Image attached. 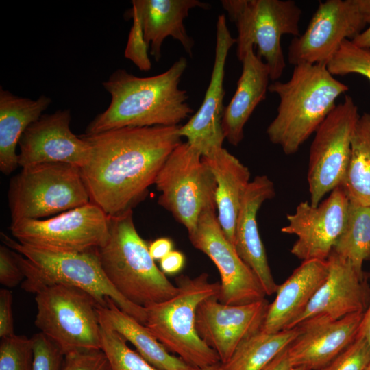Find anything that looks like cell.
I'll list each match as a JSON object with an SVG mask.
<instances>
[{"label": "cell", "mask_w": 370, "mask_h": 370, "mask_svg": "<svg viewBox=\"0 0 370 370\" xmlns=\"http://www.w3.org/2000/svg\"><path fill=\"white\" fill-rule=\"evenodd\" d=\"M341 186L350 203L370 207V113L360 115L352 136L349 165Z\"/></svg>", "instance_id": "28"}, {"label": "cell", "mask_w": 370, "mask_h": 370, "mask_svg": "<svg viewBox=\"0 0 370 370\" xmlns=\"http://www.w3.org/2000/svg\"><path fill=\"white\" fill-rule=\"evenodd\" d=\"M349 203L341 186L317 206L300 202L293 214H287L288 224L281 229L297 237L291 253L303 261L326 260L345 227Z\"/></svg>", "instance_id": "15"}, {"label": "cell", "mask_w": 370, "mask_h": 370, "mask_svg": "<svg viewBox=\"0 0 370 370\" xmlns=\"http://www.w3.org/2000/svg\"><path fill=\"white\" fill-rule=\"evenodd\" d=\"M132 5L125 16H136L139 20L149 53L155 61L160 60L162 45L169 36L180 42L188 56H193L195 42L188 34L184 21L190 10H208L210 4L199 0H133Z\"/></svg>", "instance_id": "22"}, {"label": "cell", "mask_w": 370, "mask_h": 370, "mask_svg": "<svg viewBox=\"0 0 370 370\" xmlns=\"http://www.w3.org/2000/svg\"><path fill=\"white\" fill-rule=\"evenodd\" d=\"M326 68L333 76L358 74L370 82V50L356 46L351 40H345L326 64Z\"/></svg>", "instance_id": "32"}, {"label": "cell", "mask_w": 370, "mask_h": 370, "mask_svg": "<svg viewBox=\"0 0 370 370\" xmlns=\"http://www.w3.org/2000/svg\"><path fill=\"white\" fill-rule=\"evenodd\" d=\"M216 27L214 64L203 102L198 110L186 124L180 125L179 130L181 137H185L186 142L202 156L223 147L225 140L222 130L225 110V66L229 51L236 42L227 26L225 14L219 15Z\"/></svg>", "instance_id": "17"}, {"label": "cell", "mask_w": 370, "mask_h": 370, "mask_svg": "<svg viewBox=\"0 0 370 370\" xmlns=\"http://www.w3.org/2000/svg\"><path fill=\"white\" fill-rule=\"evenodd\" d=\"M348 260L361 278L365 261H370V207L349 203L345 227L332 250Z\"/></svg>", "instance_id": "30"}, {"label": "cell", "mask_w": 370, "mask_h": 370, "mask_svg": "<svg viewBox=\"0 0 370 370\" xmlns=\"http://www.w3.org/2000/svg\"><path fill=\"white\" fill-rule=\"evenodd\" d=\"M173 242L169 238L162 237L156 239L149 245V251L154 260H160L173 251Z\"/></svg>", "instance_id": "41"}, {"label": "cell", "mask_w": 370, "mask_h": 370, "mask_svg": "<svg viewBox=\"0 0 370 370\" xmlns=\"http://www.w3.org/2000/svg\"><path fill=\"white\" fill-rule=\"evenodd\" d=\"M188 236L193 247L208 256L219 270L220 302L243 305L265 298L267 295L258 277L241 259L222 230L216 208L204 211L196 229Z\"/></svg>", "instance_id": "14"}, {"label": "cell", "mask_w": 370, "mask_h": 370, "mask_svg": "<svg viewBox=\"0 0 370 370\" xmlns=\"http://www.w3.org/2000/svg\"><path fill=\"white\" fill-rule=\"evenodd\" d=\"M158 204L188 230L195 231L201 214L216 208V181L201 153L188 142L171 153L154 182Z\"/></svg>", "instance_id": "10"}, {"label": "cell", "mask_w": 370, "mask_h": 370, "mask_svg": "<svg viewBox=\"0 0 370 370\" xmlns=\"http://www.w3.org/2000/svg\"><path fill=\"white\" fill-rule=\"evenodd\" d=\"M71 119L66 109L42 114L32 123L18 143V166L64 162L81 168L88 160L90 145L82 136L72 132Z\"/></svg>", "instance_id": "18"}, {"label": "cell", "mask_w": 370, "mask_h": 370, "mask_svg": "<svg viewBox=\"0 0 370 370\" xmlns=\"http://www.w3.org/2000/svg\"><path fill=\"white\" fill-rule=\"evenodd\" d=\"M370 364V345L358 332L353 341L318 370H365Z\"/></svg>", "instance_id": "34"}, {"label": "cell", "mask_w": 370, "mask_h": 370, "mask_svg": "<svg viewBox=\"0 0 370 370\" xmlns=\"http://www.w3.org/2000/svg\"><path fill=\"white\" fill-rule=\"evenodd\" d=\"M358 332L366 339L370 345V298L368 306L363 313Z\"/></svg>", "instance_id": "43"}, {"label": "cell", "mask_w": 370, "mask_h": 370, "mask_svg": "<svg viewBox=\"0 0 370 370\" xmlns=\"http://www.w3.org/2000/svg\"><path fill=\"white\" fill-rule=\"evenodd\" d=\"M33 339L14 334L1 338L0 370H33Z\"/></svg>", "instance_id": "33"}, {"label": "cell", "mask_w": 370, "mask_h": 370, "mask_svg": "<svg viewBox=\"0 0 370 370\" xmlns=\"http://www.w3.org/2000/svg\"><path fill=\"white\" fill-rule=\"evenodd\" d=\"M12 306L11 291L6 288H1L0 290V338L15 334Z\"/></svg>", "instance_id": "39"}, {"label": "cell", "mask_w": 370, "mask_h": 370, "mask_svg": "<svg viewBox=\"0 0 370 370\" xmlns=\"http://www.w3.org/2000/svg\"><path fill=\"white\" fill-rule=\"evenodd\" d=\"M349 90L322 64L294 66L291 78L270 84L268 91L280 99L277 114L267 128L269 140L286 155L295 153L314 134Z\"/></svg>", "instance_id": "3"}, {"label": "cell", "mask_w": 370, "mask_h": 370, "mask_svg": "<svg viewBox=\"0 0 370 370\" xmlns=\"http://www.w3.org/2000/svg\"><path fill=\"white\" fill-rule=\"evenodd\" d=\"M25 280L17 259V252L5 245H0V283L12 288Z\"/></svg>", "instance_id": "38"}, {"label": "cell", "mask_w": 370, "mask_h": 370, "mask_svg": "<svg viewBox=\"0 0 370 370\" xmlns=\"http://www.w3.org/2000/svg\"><path fill=\"white\" fill-rule=\"evenodd\" d=\"M216 181L215 204L219 223L234 245L235 228L241 204L250 181V171L223 147L202 156Z\"/></svg>", "instance_id": "25"}, {"label": "cell", "mask_w": 370, "mask_h": 370, "mask_svg": "<svg viewBox=\"0 0 370 370\" xmlns=\"http://www.w3.org/2000/svg\"><path fill=\"white\" fill-rule=\"evenodd\" d=\"M275 195L274 184L268 176L258 175L249 182L238 213L234 245L239 256L256 275L269 296L276 293L278 284L272 275L259 234L257 214L262 204Z\"/></svg>", "instance_id": "21"}, {"label": "cell", "mask_w": 370, "mask_h": 370, "mask_svg": "<svg viewBox=\"0 0 370 370\" xmlns=\"http://www.w3.org/2000/svg\"><path fill=\"white\" fill-rule=\"evenodd\" d=\"M241 62L242 73L222 119L225 139L233 146L243 140L244 127L258 105L265 99L271 80L269 67L254 48L246 51Z\"/></svg>", "instance_id": "24"}, {"label": "cell", "mask_w": 370, "mask_h": 370, "mask_svg": "<svg viewBox=\"0 0 370 370\" xmlns=\"http://www.w3.org/2000/svg\"><path fill=\"white\" fill-rule=\"evenodd\" d=\"M60 370H112L102 349H82L64 355Z\"/></svg>", "instance_id": "36"}, {"label": "cell", "mask_w": 370, "mask_h": 370, "mask_svg": "<svg viewBox=\"0 0 370 370\" xmlns=\"http://www.w3.org/2000/svg\"><path fill=\"white\" fill-rule=\"evenodd\" d=\"M299 327L275 333L262 331L243 341L225 362L217 365V370H262L286 349L299 334Z\"/></svg>", "instance_id": "29"}, {"label": "cell", "mask_w": 370, "mask_h": 370, "mask_svg": "<svg viewBox=\"0 0 370 370\" xmlns=\"http://www.w3.org/2000/svg\"><path fill=\"white\" fill-rule=\"evenodd\" d=\"M363 313L338 319L317 315L296 325L299 334L287 347L292 367L318 370L327 365L355 338Z\"/></svg>", "instance_id": "19"}, {"label": "cell", "mask_w": 370, "mask_h": 370, "mask_svg": "<svg viewBox=\"0 0 370 370\" xmlns=\"http://www.w3.org/2000/svg\"><path fill=\"white\" fill-rule=\"evenodd\" d=\"M97 251L108 280L131 303L146 308L178 293L156 265L135 227L132 210L110 217L108 238Z\"/></svg>", "instance_id": "4"}, {"label": "cell", "mask_w": 370, "mask_h": 370, "mask_svg": "<svg viewBox=\"0 0 370 370\" xmlns=\"http://www.w3.org/2000/svg\"><path fill=\"white\" fill-rule=\"evenodd\" d=\"M351 40L356 46L370 50V25Z\"/></svg>", "instance_id": "44"}, {"label": "cell", "mask_w": 370, "mask_h": 370, "mask_svg": "<svg viewBox=\"0 0 370 370\" xmlns=\"http://www.w3.org/2000/svg\"><path fill=\"white\" fill-rule=\"evenodd\" d=\"M99 314L101 349L109 360L112 370H162L151 365L137 352L132 349L127 345V341L105 317Z\"/></svg>", "instance_id": "31"}, {"label": "cell", "mask_w": 370, "mask_h": 370, "mask_svg": "<svg viewBox=\"0 0 370 370\" xmlns=\"http://www.w3.org/2000/svg\"><path fill=\"white\" fill-rule=\"evenodd\" d=\"M369 25L370 0L320 1L304 32L291 40L288 63L326 65L345 40Z\"/></svg>", "instance_id": "13"}, {"label": "cell", "mask_w": 370, "mask_h": 370, "mask_svg": "<svg viewBox=\"0 0 370 370\" xmlns=\"http://www.w3.org/2000/svg\"><path fill=\"white\" fill-rule=\"evenodd\" d=\"M365 370H370V364L368 365V367H367Z\"/></svg>", "instance_id": "48"}, {"label": "cell", "mask_w": 370, "mask_h": 370, "mask_svg": "<svg viewBox=\"0 0 370 370\" xmlns=\"http://www.w3.org/2000/svg\"><path fill=\"white\" fill-rule=\"evenodd\" d=\"M291 370H308V369L304 367H292Z\"/></svg>", "instance_id": "46"}, {"label": "cell", "mask_w": 370, "mask_h": 370, "mask_svg": "<svg viewBox=\"0 0 370 370\" xmlns=\"http://www.w3.org/2000/svg\"><path fill=\"white\" fill-rule=\"evenodd\" d=\"M188 62L180 57L165 72L139 77L119 69L103 82L111 100L88 125L92 135L123 127L176 126L193 112L188 95L179 88Z\"/></svg>", "instance_id": "2"}, {"label": "cell", "mask_w": 370, "mask_h": 370, "mask_svg": "<svg viewBox=\"0 0 370 370\" xmlns=\"http://www.w3.org/2000/svg\"><path fill=\"white\" fill-rule=\"evenodd\" d=\"M178 293L169 299L145 308V325L171 353L187 364L201 369L220 362L217 354L199 336L195 327L199 305L220 293L219 282H210L206 273L195 278L182 275L176 279Z\"/></svg>", "instance_id": "6"}, {"label": "cell", "mask_w": 370, "mask_h": 370, "mask_svg": "<svg viewBox=\"0 0 370 370\" xmlns=\"http://www.w3.org/2000/svg\"><path fill=\"white\" fill-rule=\"evenodd\" d=\"M110 216L92 201L42 219L11 222L12 236L25 245L58 253L98 249L106 241Z\"/></svg>", "instance_id": "11"}, {"label": "cell", "mask_w": 370, "mask_h": 370, "mask_svg": "<svg viewBox=\"0 0 370 370\" xmlns=\"http://www.w3.org/2000/svg\"><path fill=\"white\" fill-rule=\"evenodd\" d=\"M180 127H123L81 135L90 145L80 170L90 201L110 217L132 210L182 143Z\"/></svg>", "instance_id": "1"}, {"label": "cell", "mask_w": 370, "mask_h": 370, "mask_svg": "<svg viewBox=\"0 0 370 370\" xmlns=\"http://www.w3.org/2000/svg\"><path fill=\"white\" fill-rule=\"evenodd\" d=\"M287 347L278 354L262 370H291Z\"/></svg>", "instance_id": "42"}, {"label": "cell", "mask_w": 370, "mask_h": 370, "mask_svg": "<svg viewBox=\"0 0 370 370\" xmlns=\"http://www.w3.org/2000/svg\"><path fill=\"white\" fill-rule=\"evenodd\" d=\"M51 103L40 95L36 99L15 95L0 89V170L12 173L18 166L16 147L26 129L38 120Z\"/></svg>", "instance_id": "26"}, {"label": "cell", "mask_w": 370, "mask_h": 370, "mask_svg": "<svg viewBox=\"0 0 370 370\" xmlns=\"http://www.w3.org/2000/svg\"><path fill=\"white\" fill-rule=\"evenodd\" d=\"M360 117L353 98L345 95L314 132L307 175L310 204L340 186L349 165L353 134Z\"/></svg>", "instance_id": "12"}, {"label": "cell", "mask_w": 370, "mask_h": 370, "mask_svg": "<svg viewBox=\"0 0 370 370\" xmlns=\"http://www.w3.org/2000/svg\"><path fill=\"white\" fill-rule=\"evenodd\" d=\"M367 278L369 280H370V271L367 273Z\"/></svg>", "instance_id": "47"}, {"label": "cell", "mask_w": 370, "mask_h": 370, "mask_svg": "<svg viewBox=\"0 0 370 370\" xmlns=\"http://www.w3.org/2000/svg\"><path fill=\"white\" fill-rule=\"evenodd\" d=\"M327 261L328 273L325 280L306 309L287 329L317 315L338 319L366 310L370 298L368 278H361L348 260L333 251Z\"/></svg>", "instance_id": "20"}, {"label": "cell", "mask_w": 370, "mask_h": 370, "mask_svg": "<svg viewBox=\"0 0 370 370\" xmlns=\"http://www.w3.org/2000/svg\"><path fill=\"white\" fill-rule=\"evenodd\" d=\"M132 25L128 35L125 49V57L132 61L140 71H149L151 69V62L148 56V49L139 20L132 16Z\"/></svg>", "instance_id": "37"}, {"label": "cell", "mask_w": 370, "mask_h": 370, "mask_svg": "<svg viewBox=\"0 0 370 370\" xmlns=\"http://www.w3.org/2000/svg\"><path fill=\"white\" fill-rule=\"evenodd\" d=\"M99 312L148 362L162 370H199L173 356L147 330L145 325L122 311L110 299Z\"/></svg>", "instance_id": "27"}, {"label": "cell", "mask_w": 370, "mask_h": 370, "mask_svg": "<svg viewBox=\"0 0 370 370\" xmlns=\"http://www.w3.org/2000/svg\"><path fill=\"white\" fill-rule=\"evenodd\" d=\"M328 273L327 260L303 261L285 282L278 285L260 331L275 333L287 329L306 309Z\"/></svg>", "instance_id": "23"}, {"label": "cell", "mask_w": 370, "mask_h": 370, "mask_svg": "<svg viewBox=\"0 0 370 370\" xmlns=\"http://www.w3.org/2000/svg\"><path fill=\"white\" fill-rule=\"evenodd\" d=\"M32 338L34 352L33 370H60L64 356L61 349L40 332Z\"/></svg>", "instance_id": "35"}, {"label": "cell", "mask_w": 370, "mask_h": 370, "mask_svg": "<svg viewBox=\"0 0 370 370\" xmlns=\"http://www.w3.org/2000/svg\"><path fill=\"white\" fill-rule=\"evenodd\" d=\"M185 264V256L180 251L173 250L160 260V270L165 275L180 273Z\"/></svg>", "instance_id": "40"}, {"label": "cell", "mask_w": 370, "mask_h": 370, "mask_svg": "<svg viewBox=\"0 0 370 370\" xmlns=\"http://www.w3.org/2000/svg\"><path fill=\"white\" fill-rule=\"evenodd\" d=\"M35 325L53 341L64 354L101 349L99 303L88 293L56 284L35 293Z\"/></svg>", "instance_id": "9"}, {"label": "cell", "mask_w": 370, "mask_h": 370, "mask_svg": "<svg viewBox=\"0 0 370 370\" xmlns=\"http://www.w3.org/2000/svg\"><path fill=\"white\" fill-rule=\"evenodd\" d=\"M4 245L17 252L25 275L22 288L36 293L49 286L63 284L90 294L101 307L110 298L124 312L145 324V308L123 297L111 284L101 267L97 249L80 253L44 251L20 243L1 233Z\"/></svg>", "instance_id": "5"}, {"label": "cell", "mask_w": 370, "mask_h": 370, "mask_svg": "<svg viewBox=\"0 0 370 370\" xmlns=\"http://www.w3.org/2000/svg\"><path fill=\"white\" fill-rule=\"evenodd\" d=\"M217 296L204 300L198 306L195 327L200 338L225 362L238 345L260 331L269 303L262 300L227 305Z\"/></svg>", "instance_id": "16"}, {"label": "cell", "mask_w": 370, "mask_h": 370, "mask_svg": "<svg viewBox=\"0 0 370 370\" xmlns=\"http://www.w3.org/2000/svg\"><path fill=\"white\" fill-rule=\"evenodd\" d=\"M217 365H213V366H209V367H206L205 368H203L200 370H217Z\"/></svg>", "instance_id": "45"}, {"label": "cell", "mask_w": 370, "mask_h": 370, "mask_svg": "<svg viewBox=\"0 0 370 370\" xmlns=\"http://www.w3.org/2000/svg\"><path fill=\"white\" fill-rule=\"evenodd\" d=\"M221 3L236 25V56L241 61L246 51L256 47L264 58L271 80L278 81L286 68L281 38L299 36L301 8L293 0H223Z\"/></svg>", "instance_id": "7"}, {"label": "cell", "mask_w": 370, "mask_h": 370, "mask_svg": "<svg viewBox=\"0 0 370 370\" xmlns=\"http://www.w3.org/2000/svg\"><path fill=\"white\" fill-rule=\"evenodd\" d=\"M12 222L42 219L90 201L80 168L64 162H47L22 168L9 184Z\"/></svg>", "instance_id": "8"}]
</instances>
